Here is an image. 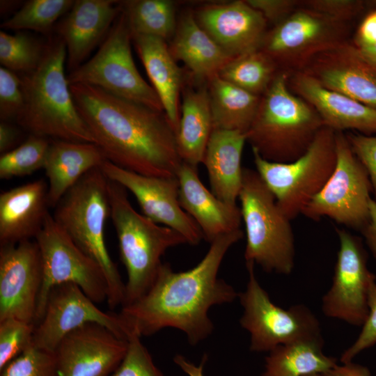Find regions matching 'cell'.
<instances>
[{
	"mask_svg": "<svg viewBox=\"0 0 376 376\" xmlns=\"http://www.w3.org/2000/svg\"><path fill=\"white\" fill-rule=\"evenodd\" d=\"M243 235L239 229L217 237L203 258L187 271L175 272L162 263L147 292L121 306L118 314L130 334L141 338L171 327L184 332L192 345L207 338L214 329L210 308L238 297L217 274L226 253Z\"/></svg>",
	"mask_w": 376,
	"mask_h": 376,
	"instance_id": "cell-1",
	"label": "cell"
},
{
	"mask_svg": "<svg viewBox=\"0 0 376 376\" xmlns=\"http://www.w3.org/2000/svg\"><path fill=\"white\" fill-rule=\"evenodd\" d=\"M70 88L95 144L113 164L141 175L176 178L182 163L176 133L163 111L96 86Z\"/></svg>",
	"mask_w": 376,
	"mask_h": 376,
	"instance_id": "cell-2",
	"label": "cell"
},
{
	"mask_svg": "<svg viewBox=\"0 0 376 376\" xmlns=\"http://www.w3.org/2000/svg\"><path fill=\"white\" fill-rule=\"evenodd\" d=\"M66 58L63 41L50 38L38 67L20 76L24 107L15 122L32 135L95 144L76 108L64 72Z\"/></svg>",
	"mask_w": 376,
	"mask_h": 376,
	"instance_id": "cell-3",
	"label": "cell"
},
{
	"mask_svg": "<svg viewBox=\"0 0 376 376\" xmlns=\"http://www.w3.org/2000/svg\"><path fill=\"white\" fill-rule=\"evenodd\" d=\"M289 74L276 73L260 97L246 141L265 160L288 163L308 149L324 127L316 110L288 88Z\"/></svg>",
	"mask_w": 376,
	"mask_h": 376,
	"instance_id": "cell-4",
	"label": "cell"
},
{
	"mask_svg": "<svg viewBox=\"0 0 376 376\" xmlns=\"http://www.w3.org/2000/svg\"><path fill=\"white\" fill-rule=\"evenodd\" d=\"M109 180L100 167L85 174L58 201L52 214L57 225L102 270L111 309L120 307L124 283L106 246L104 228L110 216Z\"/></svg>",
	"mask_w": 376,
	"mask_h": 376,
	"instance_id": "cell-5",
	"label": "cell"
},
{
	"mask_svg": "<svg viewBox=\"0 0 376 376\" xmlns=\"http://www.w3.org/2000/svg\"><path fill=\"white\" fill-rule=\"evenodd\" d=\"M109 191L110 217L120 258L127 273L123 306L137 300L150 288L162 265V257L169 249L187 242L178 232L139 213L119 184L109 180Z\"/></svg>",
	"mask_w": 376,
	"mask_h": 376,
	"instance_id": "cell-6",
	"label": "cell"
},
{
	"mask_svg": "<svg viewBox=\"0 0 376 376\" xmlns=\"http://www.w3.org/2000/svg\"><path fill=\"white\" fill-rule=\"evenodd\" d=\"M238 199L246 231V262L266 272L288 275L295 267V237L290 219L256 170L243 169Z\"/></svg>",
	"mask_w": 376,
	"mask_h": 376,
	"instance_id": "cell-7",
	"label": "cell"
},
{
	"mask_svg": "<svg viewBox=\"0 0 376 376\" xmlns=\"http://www.w3.org/2000/svg\"><path fill=\"white\" fill-rule=\"evenodd\" d=\"M336 132L324 126L300 157L272 162L252 150L256 171L284 214L293 219L323 188L336 163Z\"/></svg>",
	"mask_w": 376,
	"mask_h": 376,
	"instance_id": "cell-8",
	"label": "cell"
},
{
	"mask_svg": "<svg viewBox=\"0 0 376 376\" xmlns=\"http://www.w3.org/2000/svg\"><path fill=\"white\" fill-rule=\"evenodd\" d=\"M132 36L125 13L116 18L97 53L67 75L69 85L87 84L119 97L163 111L152 86L139 72L131 50Z\"/></svg>",
	"mask_w": 376,
	"mask_h": 376,
	"instance_id": "cell-9",
	"label": "cell"
},
{
	"mask_svg": "<svg viewBox=\"0 0 376 376\" xmlns=\"http://www.w3.org/2000/svg\"><path fill=\"white\" fill-rule=\"evenodd\" d=\"M254 265L246 262L248 282L238 294L243 308L240 323L250 334V350L269 352L279 345L322 336L319 320L306 306L285 309L270 299L256 276Z\"/></svg>",
	"mask_w": 376,
	"mask_h": 376,
	"instance_id": "cell-10",
	"label": "cell"
},
{
	"mask_svg": "<svg viewBox=\"0 0 376 376\" xmlns=\"http://www.w3.org/2000/svg\"><path fill=\"white\" fill-rule=\"evenodd\" d=\"M336 163L323 188L301 214L314 220L329 217L338 224L361 230L370 217L372 185L368 173L343 132H336Z\"/></svg>",
	"mask_w": 376,
	"mask_h": 376,
	"instance_id": "cell-11",
	"label": "cell"
},
{
	"mask_svg": "<svg viewBox=\"0 0 376 376\" xmlns=\"http://www.w3.org/2000/svg\"><path fill=\"white\" fill-rule=\"evenodd\" d=\"M35 239L42 264L36 324L43 315L50 290L59 284L77 285L96 304L107 300L108 287L102 270L57 225L52 214H49Z\"/></svg>",
	"mask_w": 376,
	"mask_h": 376,
	"instance_id": "cell-12",
	"label": "cell"
},
{
	"mask_svg": "<svg viewBox=\"0 0 376 376\" xmlns=\"http://www.w3.org/2000/svg\"><path fill=\"white\" fill-rule=\"evenodd\" d=\"M345 24L308 8L295 10L267 33L260 49L276 65L301 70L317 54L345 41Z\"/></svg>",
	"mask_w": 376,
	"mask_h": 376,
	"instance_id": "cell-13",
	"label": "cell"
},
{
	"mask_svg": "<svg viewBox=\"0 0 376 376\" xmlns=\"http://www.w3.org/2000/svg\"><path fill=\"white\" fill-rule=\"evenodd\" d=\"M90 323L102 325L125 340L131 335L118 313L100 309L76 284H59L48 295L43 315L35 327L33 344L54 352L68 334Z\"/></svg>",
	"mask_w": 376,
	"mask_h": 376,
	"instance_id": "cell-14",
	"label": "cell"
},
{
	"mask_svg": "<svg viewBox=\"0 0 376 376\" xmlns=\"http://www.w3.org/2000/svg\"><path fill=\"white\" fill-rule=\"evenodd\" d=\"M339 249L332 283L322 299L328 318L362 326L368 313L370 286L376 277L368 268L367 255L359 238L336 229Z\"/></svg>",
	"mask_w": 376,
	"mask_h": 376,
	"instance_id": "cell-15",
	"label": "cell"
},
{
	"mask_svg": "<svg viewBox=\"0 0 376 376\" xmlns=\"http://www.w3.org/2000/svg\"><path fill=\"white\" fill-rule=\"evenodd\" d=\"M107 178L130 191L144 216L180 233L191 245L203 238L201 230L183 210L176 178L148 176L127 171L108 160L100 166Z\"/></svg>",
	"mask_w": 376,
	"mask_h": 376,
	"instance_id": "cell-16",
	"label": "cell"
},
{
	"mask_svg": "<svg viewBox=\"0 0 376 376\" xmlns=\"http://www.w3.org/2000/svg\"><path fill=\"white\" fill-rule=\"evenodd\" d=\"M42 282V264L36 242L0 247V320L16 318L36 324Z\"/></svg>",
	"mask_w": 376,
	"mask_h": 376,
	"instance_id": "cell-17",
	"label": "cell"
},
{
	"mask_svg": "<svg viewBox=\"0 0 376 376\" xmlns=\"http://www.w3.org/2000/svg\"><path fill=\"white\" fill-rule=\"evenodd\" d=\"M128 340L95 323L68 334L54 351L56 376H110L123 359Z\"/></svg>",
	"mask_w": 376,
	"mask_h": 376,
	"instance_id": "cell-18",
	"label": "cell"
},
{
	"mask_svg": "<svg viewBox=\"0 0 376 376\" xmlns=\"http://www.w3.org/2000/svg\"><path fill=\"white\" fill-rule=\"evenodd\" d=\"M324 87L376 109V65L343 42L315 56L301 70Z\"/></svg>",
	"mask_w": 376,
	"mask_h": 376,
	"instance_id": "cell-19",
	"label": "cell"
},
{
	"mask_svg": "<svg viewBox=\"0 0 376 376\" xmlns=\"http://www.w3.org/2000/svg\"><path fill=\"white\" fill-rule=\"evenodd\" d=\"M194 17L233 58L260 49L267 34V19L246 1L208 4Z\"/></svg>",
	"mask_w": 376,
	"mask_h": 376,
	"instance_id": "cell-20",
	"label": "cell"
},
{
	"mask_svg": "<svg viewBox=\"0 0 376 376\" xmlns=\"http://www.w3.org/2000/svg\"><path fill=\"white\" fill-rule=\"evenodd\" d=\"M121 12L120 1H75L55 26L58 36L66 47L69 72L82 65L95 47L102 42Z\"/></svg>",
	"mask_w": 376,
	"mask_h": 376,
	"instance_id": "cell-21",
	"label": "cell"
},
{
	"mask_svg": "<svg viewBox=\"0 0 376 376\" xmlns=\"http://www.w3.org/2000/svg\"><path fill=\"white\" fill-rule=\"evenodd\" d=\"M290 86L316 110L324 126L334 132L355 130L365 135L376 133L375 108L324 87L303 70L292 75Z\"/></svg>",
	"mask_w": 376,
	"mask_h": 376,
	"instance_id": "cell-22",
	"label": "cell"
},
{
	"mask_svg": "<svg viewBox=\"0 0 376 376\" xmlns=\"http://www.w3.org/2000/svg\"><path fill=\"white\" fill-rule=\"evenodd\" d=\"M177 178L180 205L208 242L240 229V208L224 202L210 191L200 180L197 168L182 162Z\"/></svg>",
	"mask_w": 376,
	"mask_h": 376,
	"instance_id": "cell-23",
	"label": "cell"
},
{
	"mask_svg": "<svg viewBox=\"0 0 376 376\" xmlns=\"http://www.w3.org/2000/svg\"><path fill=\"white\" fill-rule=\"evenodd\" d=\"M48 186L43 179L0 194V246L36 238L49 214Z\"/></svg>",
	"mask_w": 376,
	"mask_h": 376,
	"instance_id": "cell-24",
	"label": "cell"
},
{
	"mask_svg": "<svg viewBox=\"0 0 376 376\" xmlns=\"http://www.w3.org/2000/svg\"><path fill=\"white\" fill-rule=\"evenodd\" d=\"M107 160L95 143L52 140L44 169L48 180L49 207L58 201L85 174Z\"/></svg>",
	"mask_w": 376,
	"mask_h": 376,
	"instance_id": "cell-25",
	"label": "cell"
},
{
	"mask_svg": "<svg viewBox=\"0 0 376 376\" xmlns=\"http://www.w3.org/2000/svg\"><path fill=\"white\" fill-rule=\"evenodd\" d=\"M246 133L213 129L204 159L212 192L220 200L237 205L242 185L241 159Z\"/></svg>",
	"mask_w": 376,
	"mask_h": 376,
	"instance_id": "cell-26",
	"label": "cell"
},
{
	"mask_svg": "<svg viewBox=\"0 0 376 376\" xmlns=\"http://www.w3.org/2000/svg\"><path fill=\"white\" fill-rule=\"evenodd\" d=\"M138 55L152 86L162 103L164 112L177 132L179 122V97L182 74L166 40L146 35H132Z\"/></svg>",
	"mask_w": 376,
	"mask_h": 376,
	"instance_id": "cell-27",
	"label": "cell"
},
{
	"mask_svg": "<svg viewBox=\"0 0 376 376\" xmlns=\"http://www.w3.org/2000/svg\"><path fill=\"white\" fill-rule=\"evenodd\" d=\"M170 51L198 81L207 82L233 59L205 32L194 15L185 13L177 26Z\"/></svg>",
	"mask_w": 376,
	"mask_h": 376,
	"instance_id": "cell-28",
	"label": "cell"
},
{
	"mask_svg": "<svg viewBox=\"0 0 376 376\" xmlns=\"http://www.w3.org/2000/svg\"><path fill=\"white\" fill-rule=\"evenodd\" d=\"M176 144L182 161L195 168L203 163L213 130L207 86L184 92Z\"/></svg>",
	"mask_w": 376,
	"mask_h": 376,
	"instance_id": "cell-29",
	"label": "cell"
},
{
	"mask_svg": "<svg viewBox=\"0 0 376 376\" xmlns=\"http://www.w3.org/2000/svg\"><path fill=\"white\" fill-rule=\"evenodd\" d=\"M322 336L279 345L265 360L262 376H307L323 374L337 360L323 352Z\"/></svg>",
	"mask_w": 376,
	"mask_h": 376,
	"instance_id": "cell-30",
	"label": "cell"
},
{
	"mask_svg": "<svg viewBox=\"0 0 376 376\" xmlns=\"http://www.w3.org/2000/svg\"><path fill=\"white\" fill-rule=\"evenodd\" d=\"M213 129L246 133L256 113L261 96L253 95L218 75L207 82Z\"/></svg>",
	"mask_w": 376,
	"mask_h": 376,
	"instance_id": "cell-31",
	"label": "cell"
},
{
	"mask_svg": "<svg viewBox=\"0 0 376 376\" xmlns=\"http://www.w3.org/2000/svg\"><path fill=\"white\" fill-rule=\"evenodd\" d=\"M132 35H146L166 40L173 36L177 25L175 3L170 0L120 1Z\"/></svg>",
	"mask_w": 376,
	"mask_h": 376,
	"instance_id": "cell-32",
	"label": "cell"
},
{
	"mask_svg": "<svg viewBox=\"0 0 376 376\" xmlns=\"http://www.w3.org/2000/svg\"><path fill=\"white\" fill-rule=\"evenodd\" d=\"M276 68L270 57L258 49L234 58L218 75L253 95L262 96L276 75Z\"/></svg>",
	"mask_w": 376,
	"mask_h": 376,
	"instance_id": "cell-33",
	"label": "cell"
},
{
	"mask_svg": "<svg viewBox=\"0 0 376 376\" xmlns=\"http://www.w3.org/2000/svg\"><path fill=\"white\" fill-rule=\"evenodd\" d=\"M74 2L72 0H29L6 19L1 27L49 34L58 19L70 10Z\"/></svg>",
	"mask_w": 376,
	"mask_h": 376,
	"instance_id": "cell-34",
	"label": "cell"
},
{
	"mask_svg": "<svg viewBox=\"0 0 376 376\" xmlns=\"http://www.w3.org/2000/svg\"><path fill=\"white\" fill-rule=\"evenodd\" d=\"M50 143L49 139L29 134L18 146L1 155L0 178L24 176L43 169Z\"/></svg>",
	"mask_w": 376,
	"mask_h": 376,
	"instance_id": "cell-35",
	"label": "cell"
},
{
	"mask_svg": "<svg viewBox=\"0 0 376 376\" xmlns=\"http://www.w3.org/2000/svg\"><path fill=\"white\" fill-rule=\"evenodd\" d=\"M45 48V43L24 32L11 35L0 31V63L2 67L13 72L24 74L35 70L42 58Z\"/></svg>",
	"mask_w": 376,
	"mask_h": 376,
	"instance_id": "cell-36",
	"label": "cell"
},
{
	"mask_svg": "<svg viewBox=\"0 0 376 376\" xmlns=\"http://www.w3.org/2000/svg\"><path fill=\"white\" fill-rule=\"evenodd\" d=\"M35 327L16 318L0 320V370L33 344Z\"/></svg>",
	"mask_w": 376,
	"mask_h": 376,
	"instance_id": "cell-37",
	"label": "cell"
},
{
	"mask_svg": "<svg viewBox=\"0 0 376 376\" xmlns=\"http://www.w3.org/2000/svg\"><path fill=\"white\" fill-rule=\"evenodd\" d=\"M0 376H56L54 352L32 344L1 370Z\"/></svg>",
	"mask_w": 376,
	"mask_h": 376,
	"instance_id": "cell-38",
	"label": "cell"
},
{
	"mask_svg": "<svg viewBox=\"0 0 376 376\" xmlns=\"http://www.w3.org/2000/svg\"><path fill=\"white\" fill-rule=\"evenodd\" d=\"M127 340V352L110 376H164L155 364L141 337L132 333Z\"/></svg>",
	"mask_w": 376,
	"mask_h": 376,
	"instance_id": "cell-39",
	"label": "cell"
},
{
	"mask_svg": "<svg viewBox=\"0 0 376 376\" xmlns=\"http://www.w3.org/2000/svg\"><path fill=\"white\" fill-rule=\"evenodd\" d=\"M24 107L20 77L3 67L0 68V119L16 120Z\"/></svg>",
	"mask_w": 376,
	"mask_h": 376,
	"instance_id": "cell-40",
	"label": "cell"
},
{
	"mask_svg": "<svg viewBox=\"0 0 376 376\" xmlns=\"http://www.w3.org/2000/svg\"><path fill=\"white\" fill-rule=\"evenodd\" d=\"M368 313L354 343L341 354L342 363L352 362L360 352L376 343V281L372 282L368 298Z\"/></svg>",
	"mask_w": 376,
	"mask_h": 376,
	"instance_id": "cell-41",
	"label": "cell"
},
{
	"mask_svg": "<svg viewBox=\"0 0 376 376\" xmlns=\"http://www.w3.org/2000/svg\"><path fill=\"white\" fill-rule=\"evenodd\" d=\"M346 136L354 153L368 173L376 201V136L349 134Z\"/></svg>",
	"mask_w": 376,
	"mask_h": 376,
	"instance_id": "cell-42",
	"label": "cell"
},
{
	"mask_svg": "<svg viewBox=\"0 0 376 376\" xmlns=\"http://www.w3.org/2000/svg\"><path fill=\"white\" fill-rule=\"evenodd\" d=\"M306 8L341 22L351 19L361 9L362 2L354 0H308Z\"/></svg>",
	"mask_w": 376,
	"mask_h": 376,
	"instance_id": "cell-43",
	"label": "cell"
},
{
	"mask_svg": "<svg viewBox=\"0 0 376 376\" xmlns=\"http://www.w3.org/2000/svg\"><path fill=\"white\" fill-rule=\"evenodd\" d=\"M252 8L263 14L267 20L280 22L293 11L300 1L295 0H246Z\"/></svg>",
	"mask_w": 376,
	"mask_h": 376,
	"instance_id": "cell-44",
	"label": "cell"
},
{
	"mask_svg": "<svg viewBox=\"0 0 376 376\" xmlns=\"http://www.w3.org/2000/svg\"><path fill=\"white\" fill-rule=\"evenodd\" d=\"M376 42V9L367 15L358 28L354 45L362 47Z\"/></svg>",
	"mask_w": 376,
	"mask_h": 376,
	"instance_id": "cell-45",
	"label": "cell"
},
{
	"mask_svg": "<svg viewBox=\"0 0 376 376\" xmlns=\"http://www.w3.org/2000/svg\"><path fill=\"white\" fill-rule=\"evenodd\" d=\"M20 127L9 121L0 123V153L4 154L16 148L20 141L22 132Z\"/></svg>",
	"mask_w": 376,
	"mask_h": 376,
	"instance_id": "cell-46",
	"label": "cell"
},
{
	"mask_svg": "<svg viewBox=\"0 0 376 376\" xmlns=\"http://www.w3.org/2000/svg\"><path fill=\"white\" fill-rule=\"evenodd\" d=\"M369 212V220L361 231L369 249L376 259V201L374 198L370 200Z\"/></svg>",
	"mask_w": 376,
	"mask_h": 376,
	"instance_id": "cell-47",
	"label": "cell"
},
{
	"mask_svg": "<svg viewBox=\"0 0 376 376\" xmlns=\"http://www.w3.org/2000/svg\"><path fill=\"white\" fill-rule=\"evenodd\" d=\"M320 376H370V373L366 367L352 361L340 366L337 364Z\"/></svg>",
	"mask_w": 376,
	"mask_h": 376,
	"instance_id": "cell-48",
	"label": "cell"
},
{
	"mask_svg": "<svg viewBox=\"0 0 376 376\" xmlns=\"http://www.w3.org/2000/svg\"><path fill=\"white\" fill-rule=\"evenodd\" d=\"M206 361L207 356L205 355L197 366L181 354H176L173 358L174 363L188 376H204L203 368Z\"/></svg>",
	"mask_w": 376,
	"mask_h": 376,
	"instance_id": "cell-49",
	"label": "cell"
},
{
	"mask_svg": "<svg viewBox=\"0 0 376 376\" xmlns=\"http://www.w3.org/2000/svg\"><path fill=\"white\" fill-rule=\"evenodd\" d=\"M358 49L367 59L376 65V42L358 48Z\"/></svg>",
	"mask_w": 376,
	"mask_h": 376,
	"instance_id": "cell-50",
	"label": "cell"
},
{
	"mask_svg": "<svg viewBox=\"0 0 376 376\" xmlns=\"http://www.w3.org/2000/svg\"><path fill=\"white\" fill-rule=\"evenodd\" d=\"M1 13H5L12 10L15 8L16 5L19 4V1H1Z\"/></svg>",
	"mask_w": 376,
	"mask_h": 376,
	"instance_id": "cell-51",
	"label": "cell"
},
{
	"mask_svg": "<svg viewBox=\"0 0 376 376\" xmlns=\"http://www.w3.org/2000/svg\"><path fill=\"white\" fill-rule=\"evenodd\" d=\"M307 376H320V375H307Z\"/></svg>",
	"mask_w": 376,
	"mask_h": 376,
	"instance_id": "cell-52",
	"label": "cell"
}]
</instances>
